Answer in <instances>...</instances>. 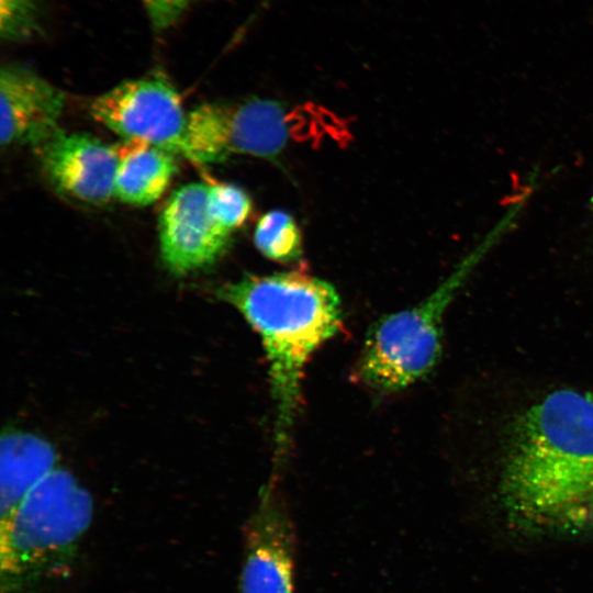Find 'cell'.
<instances>
[{
	"label": "cell",
	"instance_id": "cell-2",
	"mask_svg": "<svg viewBox=\"0 0 593 593\" xmlns=\"http://www.w3.org/2000/svg\"><path fill=\"white\" fill-rule=\"evenodd\" d=\"M216 295L234 306L259 335L273 405L275 463L287 455L306 363L342 327L336 289L302 271L246 275Z\"/></svg>",
	"mask_w": 593,
	"mask_h": 593
},
{
	"label": "cell",
	"instance_id": "cell-7",
	"mask_svg": "<svg viewBox=\"0 0 593 593\" xmlns=\"http://www.w3.org/2000/svg\"><path fill=\"white\" fill-rule=\"evenodd\" d=\"M277 480L264 486L246 526L240 593H293L294 530Z\"/></svg>",
	"mask_w": 593,
	"mask_h": 593
},
{
	"label": "cell",
	"instance_id": "cell-11",
	"mask_svg": "<svg viewBox=\"0 0 593 593\" xmlns=\"http://www.w3.org/2000/svg\"><path fill=\"white\" fill-rule=\"evenodd\" d=\"M116 148L114 198L132 205H147L158 200L176 172L175 154L134 139H124Z\"/></svg>",
	"mask_w": 593,
	"mask_h": 593
},
{
	"label": "cell",
	"instance_id": "cell-8",
	"mask_svg": "<svg viewBox=\"0 0 593 593\" xmlns=\"http://www.w3.org/2000/svg\"><path fill=\"white\" fill-rule=\"evenodd\" d=\"M230 240L209 214L206 183H188L169 197L159 216V243L171 272L186 275L212 265Z\"/></svg>",
	"mask_w": 593,
	"mask_h": 593
},
{
	"label": "cell",
	"instance_id": "cell-13",
	"mask_svg": "<svg viewBox=\"0 0 593 593\" xmlns=\"http://www.w3.org/2000/svg\"><path fill=\"white\" fill-rule=\"evenodd\" d=\"M254 242L266 258L280 264L298 261L303 253L301 231L283 210H270L259 217Z\"/></svg>",
	"mask_w": 593,
	"mask_h": 593
},
{
	"label": "cell",
	"instance_id": "cell-4",
	"mask_svg": "<svg viewBox=\"0 0 593 593\" xmlns=\"http://www.w3.org/2000/svg\"><path fill=\"white\" fill-rule=\"evenodd\" d=\"M90 494L54 467L0 517L2 593H16L67 561L88 529Z\"/></svg>",
	"mask_w": 593,
	"mask_h": 593
},
{
	"label": "cell",
	"instance_id": "cell-14",
	"mask_svg": "<svg viewBox=\"0 0 593 593\" xmlns=\"http://www.w3.org/2000/svg\"><path fill=\"white\" fill-rule=\"evenodd\" d=\"M206 184L209 214L217 228L232 235L248 220L251 199L243 188L233 183L210 181Z\"/></svg>",
	"mask_w": 593,
	"mask_h": 593
},
{
	"label": "cell",
	"instance_id": "cell-16",
	"mask_svg": "<svg viewBox=\"0 0 593 593\" xmlns=\"http://www.w3.org/2000/svg\"><path fill=\"white\" fill-rule=\"evenodd\" d=\"M145 8L150 24L156 31H164L176 24L183 13L198 0H139Z\"/></svg>",
	"mask_w": 593,
	"mask_h": 593
},
{
	"label": "cell",
	"instance_id": "cell-5",
	"mask_svg": "<svg viewBox=\"0 0 593 593\" xmlns=\"http://www.w3.org/2000/svg\"><path fill=\"white\" fill-rule=\"evenodd\" d=\"M299 119L298 110L275 100L203 103L188 113L182 155L199 164L238 154L277 161Z\"/></svg>",
	"mask_w": 593,
	"mask_h": 593
},
{
	"label": "cell",
	"instance_id": "cell-3",
	"mask_svg": "<svg viewBox=\"0 0 593 593\" xmlns=\"http://www.w3.org/2000/svg\"><path fill=\"white\" fill-rule=\"evenodd\" d=\"M511 205L495 226L425 299L384 315L368 332L355 374L368 389L382 394L399 392L424 378L441 351V323L446 309L489 250L513 225L523 208Z\"/></svg>",
	"mask_w": 593,
	"mask_h": 593
},
{
	"label": "cell",
	"instance_id": "cell-12",
	"mask_svg": "<svg viewBox=\"0 0 593 593\" xmlns=\"http://www.w3.org/2000/svg\"><path fill=\"white\" fill-rule=\"evenodd\" d=\"M53 447L26 433L4 434L1 439L0 517L5 516L27 490L56 467Z\"/></svg>",
	"mask_w": 593,
	"mask_h": 593
},
{
	"label": "cell",
	"instance_id": "cell-6",
	"mask_svg": "<svg viewBox=\"0 0 593 593\" xmlns=\"http://www.w3.org/2000/svg\"><path fill=\"white\" fill-rule=\"evenodd\" d=\"M89 112L124 139L182 155L188 113L177 90L159 76L120 83L97 97Z\"/></svg>",
	"mask_w": 593,
	"mask_h": 593
},
{
	"label": "cell",
	"instance_id": "cell-15",
	"mask_svg": "<svg viewBox=\"0 0 593 593\" xmlns=\"http://www.w3.org/2000/svg\"><path fill=\"white\" fill-rule=\"evenodd\" d=\"M35 0H0V31L3 38L18 40L35 29Z\"/></svg>",
	"mask_w": 593,
	"mask_h": 593
},
{
	"label": "cell",
	"instance_id": "cell-9",
	"mask_svg": "<svg viewBox=\"0 0 593 593\" xmlns=\"http://www.w3.org/2000/svg\"><path fill=\"white\" fill-rule=\"evenodd\" d=\"M34 147L45 175L61 192L93 204L114 197L116 145L57 130Z\"/></svg>",
	"mask_w": 593,
	"mask_h": 593
},
{
	"label": "cell",
	"instance_id": "cell-10",
	"mask_svg": "<svg viewBox=\"0 0 593 593\" xmlns=\"http://www.w3.org/2000/svg\"><path fill=\"white\" fill-rule=\"evenodd\" d=\"M0 137L2 146L37 145L59 130L64 93L21 66L0 72Z\"/></svg>",
	"mask_w": 593,
	"mask_h": 593
},
{
	"label": "cell",
	"instance_id": "cell-1",
	"mask_svg": "<svg viewBox=\"0 0 593 593\" xmlns=\"http://www.w3.org/2000/svg\"><path fill=\"white\" fill-rule=\"evenodd\" d=\"M502 497L519 523L546 532H593V395L553 391L515 429Z\"/></svg>",
	"mask_w": 593,
	"mask_h": 593
}]
</instances>
